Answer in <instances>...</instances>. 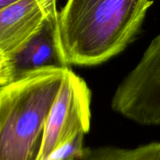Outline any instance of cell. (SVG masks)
Wrapping results in <instances>:
<instances>
[{
    "instance_id": "3",
    "label": "cell",
    "mask_w": 160,
    "mask_h": 160,
    "mask_svg": "<svg viewBox=\"0 0 160 160\" xmlns=\"http://www.w3.org/2000/svg\"><path fill=\"white\" fill-rule=\"evenodd\" d=\"M111 107L145 126H160V34L115 91Z\"/></svg>"
},
{
    "instance_id": "1",
    "label": "cell",
    "mask_w": 160,
    "mask_h": 160,
    "mask_svg": "<svg viewBox=\"0 0 160 160\" xmlns=\"http://www.w3.org/2000/svg\"><path fill=\"white\" fill-rule=\"evenodd\" d=\"M152 0H67L59 12L57 45L67 66L99 65L137 35Z\"/></svg>"
},
{
    "instance_id": "8",
    "label": "cell",
    "mask_w": 160,
    "mask_h": 160,
    "mask_svg": "<svg viewBox=\"0 0 160 160\" xmlns=\"http://www.w3.org/2000/svg\"><path fill=\"white\" fill-rule=\"evenodd\" d=\"M84 134H80L69 143L55 150L46 160H78L84 151Z\"/></svg>"
},
{
    "instance_id": "4",
    "label": "cell",
    "mask_w": 160,
    "mask_h": 160,
    "mask_svg": "<svg viewBox=\"0 0 160 160\" xmlns=\"http://www.w3.org/2000/svg\"><path fill=\"white\" fill-rule=\"evenodd\" d=\"M92 92L83 78L70 70L45 123L34 160H46L55 150L88 133Z\"/></svg>"
},
{
    "instance_id": "10",
    "label": "cell",
    "mask_w": 160,
    "mask_h": 160,
    "mask_svg": "<svg viewBox=\"0 0 160 160\" xmlns=\"http://www.w3.org/2000/svg\"><path fill=\"white\" fill-rule=\"evenodd\" d=\"M19 1H20V0H0V9L11 6V5L14 4Z\"/></svg>"
},
{
    "instance_id": "5",
    "label": "cell",
    "mask_w": 160,
    "mask_h": 160,
    "mask_svg": "<svg viewBox=\"0 0 160 160\" xmlns=\"http://www.w3.org/2000/svg\"><path fill=\"white\" fill-rule=\"evenodd\" d=\"M49 67H69L62 60L56 40V31L47 20L43 29L20 51L0 58V85L7 84L29 72Z\"/></svg>"
},
{
    "instance_id": "7",
    "label": "cell",
    "mask_w": 160,
    "mask_h": 160,
    "mask_svg": "<svg viewBox=\"0 0 160 160\" xmlns=\"http://www.w3.org/2000/svg\"><path fill=\"white\" fill-rule=\"evenodd\" d=\"M78 160H160V142H151L134 148H85Z\"/></svg>"
},
{
    "instance_id": "6",
    "label": "cell",
    "mask_w": 160,
    "mask_h": 160,
    "mask_svg": "<svg viewBox=\"0 0 160 160\" xmlns=\"http://www.w3.org/2000/svg\"><path fill=\"white\" fill-rule=\"evenodd\" d=\"M47 20L37 0H20L0 9V58L20 51L42 31Z\"/></svg>"
},
{
    "instance_id": "9",
    "label": "cell",
    "mask_w": 160,
    "mask_h": 160,
    "mask_svg": "<svg viewBox=\"0 0 160 160\" xmlns=\"http://www.w3.org/2000/svg\"><path fill=\"white\" fill-rule=\"evenodd\" d=\"M38 2L43 9L47 20L53 25L56 31L57 35L58 20H59V12L57 10V0H37Z\"/></svg>"
},
{
    "instance_id": "2",
    "label": "cell",
    "mask_w": 160,
    "mask_h": 160,
    "mask_svg": "<svg viewBox=\"0 0 160 160\" xmlns=\"http://www.w3.org/2000/svg\"><path fill=\"white\" fill-rule=\"evenodd\" d=\"M70 67L29 72L0 88V160H34L50 110Z\"/></svg>"
}]
</instances>
